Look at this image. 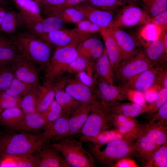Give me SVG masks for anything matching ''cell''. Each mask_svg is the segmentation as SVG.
Listing matches in <instances>:
<instances>
[{"instance_id":"1","label":"cell","mask_w":167,"mask_h":167,"mask_svg":"<svg viewBox=\"0 0 167 167\" xmlns=\"http://www.w3.org/2000/svg\"><path fill=\"white\" fill-rule=\"evenodd\" d=\"M167 140V124L150 121L143 124L135 144L136 156L144 167Z\"/></svg>"},{"instance_id":"2","label":"cell","mask_w":167,"mask_h":167,"mask_svg":"<svg viewBox=\"0 0 167 167\" xmlns=\"http://www.w3.org/2000/svg\"><path fill=\"white\" fill-rule=\"evenodd\" d=\"M12 38L22 54L37 63L41 70H46L49 65L51 58L49 43L26 31L19 33Z\"/></svg>"},{"instance_id":"3","label":"cell","mask_w":167,"mask_h":167,"mask_svg":"<svg viewBox=\"0 0 167 167\" xmlns=\"http://www.w3.org/2000/svg\"><path fill=\"white\" fill-rule=\"evenodd\" d=\"M41 132L28 134L14 132L0 136V159L34 153L44 143Z\"/></svg>"},{"instance_id":"4","label":"cell","mask_w":167,"mask_h":167,"mask_svg":"<svg viewBox=\"0 0 167 167\" xmlns=\"http://www.w3.org/2000/svg\"><path fill=\"white\" fill-rule=\"evenodd\" d=\"M91 153L102 165L113 167L119 160L136 156L135 143L120 139L102 145L93 144L90 147Z\"/></svg>"},{"instance_id":"5","label":"cell","mask_w":167,"mask_h":167,"mask_svg":"<svg viewBox=\"0 0 167 167\" xmlns=\"http://www.w3.org/2000/svg\"><path fill=\"white\" fill-rule=\"evenodd\" d=\"M51 144L60 152L71 167L95 166L94 159L84 149L81 140L68 136Z\"/></svg>"},{"instance_id":"6","label":"cell","mask_w":167,"mask_h":167,"mask_svg":"<svg viewBox=\"0 0 167 167\" xmlns=\"http://www.w3.org/2000/svg\"><path fill=\"white\" fill-rule=\"evenodd\" d=\"M112 126V112L98 101L93 104L90 113L80 133L84 137H93Z\"/></svg>"},{"instance_id":"7","label":"cell","mask_w":167,"mask_h":167,"mask_svg":"<svg viewBox=\"0 0 167 167\" xmlns=\"http://www.w3.org/2000/svg\"><path fill=\"white\" fill-rule=\"evenodd\" d=\"M78 56L76 47H57L51 57L49 65L45 71L44 83H50L61 77Z\"/></svg>"},{"instance_id":"8","label":"cell","mask_w":167,"mask_h":167,"mask_svg":"<svg viewBox=\"0 0 167 167\" xmlns=\"http://www.w3.org/2000/svg\"><path fill=\"white\" fill-rule=\"evenodd\" d=\"M153 67L143 52L140 51L131 58L119 63L114 73L115 78L121 85L131 78Z\"/></svg>"},{"instance_id":"9","label":"cell","mask_w":167,"mask_h":167,"mask_svg":"<svg viewBox=\"0 0 167 167\" xmlns=\"http://www.w3.org/2000/svg\"><path fill=\"white\" fill-rule=\"evenodd\" d=\"M151 20L143 9L134 5H125L117 12L107 27L130 28L145 24Z\"/></svg>"},{"instance_id":"10","label":"cell","mask_w":167,"mask_h":167,"mask_svg":"<svg viewBox=\"0 0 167 167\" xmlns=\"http://www.w3.org/2000/svg\"><path fill=\"white\" fill-rule=\"evenodd\" d=\"M96 92L99 100L106 107L127 100L128 89L115 85L96 77Z\"/></svg>"},{"instance_id":"11","label":"cell","mask_w":167,"mask_h":167,"mask_svg":"<svg viewBox=\"0 0 167 167\" xmlns=\"http://www.w3.org/2000/svg\"><path fill=\"white\" fill-rule=\"evenodd\" d=\"M47 41L57 47H77L80 43L91 37L92 34L81 32L75 28H62L47 34Z\"/></svg>"},{"instance_id":"12","label":"cell","mask_w":167,"mask_h":167,"mask_svg":"<svg viewBox=\"0 0 167 167\" xmlns=\"http://www.w3.org/2000/svg\"><path fill=\"white\" fill-rule=\"evenodd\" d=\"M33 63L21 53L14 63L15 77L29 84L39 85L41 70Z\"/></svg>"},{"instance_id":"13","label":"cell","mask_w":167,"mask_h":167,"mask_svg":"<svg viewBox=\"0 0 167 167\" xmlns=\"http://www.w3.org/2000/svg\"><path fill=\"white\" fill-rule=\"evenodd\" d=\"M62 88L75 100L83 103L93 104L99 100L95 91L78 79L62 80Z\"/></svg>"},{"instance_id":"14","label":"cell","mask_w":167,"mask_h":167,"mask_svg":"<svg viewBox=\"0 0 167 167\" xmlns=\"http://www.w3.org/2000/svg\"><path fill=\"white\" fill-rule=\"evenodd\" d=\"M70 115L65 114L46 125L41 132L44 143H56L69 136V120Z\"/></svg>"},{"instance_id":"15","label":"cell","mask_w":167,"mask_h":167,"mask_svg":"<svg viewBox=\"0 0 167 167\" xmlns=\"http://www.w3.org/2000/svg\"><path fill=\"white\" fill-rule=\"evenodd\" d=\"M34 154L37 160L38 167H71L51 143H43Z\"/></svg>"},{"instance_id":"16","label":"cell","mask_w":167,"mask_h":167,"mask_svg":"<svg viewBox=\"0 0 167 167\" xmlns=\"http://www.w3.org/2000/svg\"><path fill=\"white\" fill-rule=\"evenodd\" d=\"M114 37L120 54L121 62L129 59L138 52L137 44L128 33L115 27H108Z\"/></svg>"},{"instance_id":"17","label":"cell","mask_w":167,"mask_h":167,"mask_svg":"<svg viewBox=\"0 0 167 167\" xmlns=\"http://www.w3.org/2000/svg\"><path fill=\"white\" fill-rule=\"evenodd\" d=\"M165 32L156 40L143 45L144 49L142 52L154 67L167 65V49L164 41Z\"/></svg>"},{"instance_id":"18","label":"cell","mask_w":167,"mask_h":167,"mask_svg":"<svg viewBox=\"0 0 167 167\" xmlns=\"http://www.w3.org/2000/svg\"><path fill=\"white\" fill-rule=\"evenodd\" d=\"M160 67L145 71L120 85L129 90L143 92L154 84Z\"/></svg>"},{"instance_id":"19","label":"cell","mask_w":167,"mask_h":167,"mask_svg":"<svg viewBox=\"0 0 167 167\" xmlns=\"http://www.w3.org/2000/svg\"><path fill=\"white\" fill-rule=\"evenodd\" d=\"M46 122L41 113L25 114L22 119L10 130L14 132L35 134L41 132Z\"/></svg>"},{"instance_id":"20","label":"cell","mask_w":167,"mask_h":167,"mask_svg":"<svg viewBox=\"0 0 167 167\" xmlns=\"http://www.w3.org/2000/svg\"><path fill=\"white\" fill-rule=\"evenodd\" d=\"M76 48L79 56L94 62L102 55L104 47L101 40L91 37L80 43Z\"/></svg>"},{"instance_id":"21","label":"cell","mask_w":167,"mask_h":167,"mask_svg":"<svg viewBox=\"0 0 167 167\" xmlns=\"http://www.w3.org/2000/svg\"><path fill=\"white\" fill-rule=\"evenodd\" d=\"M80 11L85 18L101 27H107L114 17L113 13L101 11L83 3L74 6Z\"/></svg>"},{"instance_id":"22","label":"cell","mask_w":167,"mask_h":167,"mask_svg":"<svg viewBox=\"0 0 167 167\" xmlns=\"http://www.w3.org/2000/svg\"><path fill=\"white\" fill-rule=\"evenodd\" d=\"M139 135L136 133L122 134L114 129L104 131L93 137H86L81 136L80 140L89 142L93 144L102 145L120 139L133 141L137 139Z\"/></svg>"},{"instance_id":"23","label":"cell","mask_w":167,"mask_h":167,"mask_svg":"<svg viewBox=\"0 0 167 167\" xmlns=\"http://www.w3.org/2000/svg\"><path fill=\"white\" fill-rule=\"evenodd\" d=\"M93 104L82 103L71 115L69 120V137L80 133L90 113Z\"/></svg>"},{"instance_id":"24","label":"cell","mask_w":167,"mask_h":167,"mask_svg":"<svg viewBox=\"0 0 167 167\" xmlns=\"http://www.w3.org/2000/svg\"><path fill=\"white\" fill-rule=\"evenodd\" d=\"M99 32L104 40L105 48L114 73L121 62L118 46L114 37L108 27L102 28Z\"/></svg>"},{"instance_id":"25","label":"cell","mask_w":167,"mask_h":167,"mask_svg":"<svg viewBox=\"0 0 167 167\" xmlns=\"http://www.w3.org/2000/svg\"><path fill=\"white\" fill-rule=\"evenodd\" d=\"M93 67L97 77L113 84L115 74L105 48L102 54L94 63Z\"/></svg>"},{"instance_id":"26","label":"cell","mask_w":167,"mask_h":167,"mask_svg":"<svg viewBox=\"0 0 167 167\" xmlns=\"http://www.w3.org/2000/svg\"><path fill=\"white\" fill-rule=\"evenodd\" d=\"M17 27L26 30L47 41V35L43 31L42 21L19 12L17 13Z\"/></svg>"},{"instance_id":"27","label":"cell","mask_w":167,"mask_h":167,"mask_svg":"<svg viewBox=\"0 0 167 167\" xmlns=\"http://www.w3.org/2000/svg\"><path fill=\"white\" fill-rule=\"evenodd\" d=\"M146 105L142 106L132 102H119L108 107L107 108L111 112L118 113L127 117L134 118L140 114L145 113L146 111Z\"/></svg>"},{"instance_id":"28","label":"cell","mask_w":167,"mask_h":167,"mask_svg":"<svg viewBox=\"0 0 167 167\" xmlns=\"http://www.w3.org/2000/svg\"><path fill=\"white\" fill-rule=\"evenodd\" d=\"M39 92V113H42L49 107L54 100L57 88L54 82L44 83L38 86Z\"/></svg>"},{"instance_id":"29","label":"cell","mask_w":167,"mask_h":167,"mask_svg":"<svg viewBox=\"0 0 167 167\" xmlns=\"http://www.w3.org/2000/svg\"><path fill=\"white\" fill-rule=\"evenodd\" d=\"M25 113L20 107H15L0 111V124L10 130L22 119Z\"/></svg>"},{"instance_id":"30","label":"cell","mask_w":167,"mask_h":167,"mask_svg":"<svg viewBox=\"0 0 167 167\" xmlns=\"http://www.w3.org/2000/svg\"><path fill=\"white\" fill-rule=\"evenodd\" d=\"M38 85L35 86L21 99L20 108L25 114L40 113Z\"/></svg>"},{"instance_id":"31","label":"cell","mask_w":167,"mask_h":167,"mask_svg":"<svg viewBox=\"0 0 167 167\" xmlns=\"http://www.w3.org/2000/svg\"><path fill=\"white\" fill-rule=\"evenodd\" d=\"M55 97L56 101L62 108L65 114L70 115L83 103L74 99L62 88L57 89Z\"/></svg>"},{"instance_id":"32","label":"cell","mask_w":167,"mask_h":167,"mask_svg":"<svg viewBox=\"0 0 167 167\" xmlns=\"http://www.w3.org/2000/svg\"><path fill=\"white\" fill-rule=\"evenodd\" d=\"M19 12L42 21L39 5L34 0H12Z\"/></svg>"},{"instance_id":"33","label":"cell","mask_w":167,"mask_h":167,"mask_svg":"<svg viewBox=\"0 0 167 167\" xmlns=\"http://www.w3.org/2000/svg\"><path fill=\"white\" fill-rule=\"evenodd\" d=\"M51 15H54L59 17L64 22L71 23L77 24L85 18L82 13L74 7L65 8L55 11L48 16Z\"/></svg>"},{"instance_id":"34","label":"cell","mask_w":167,"mask_h":167,"mask_svg":"<svg viewBox=\"0 0 167 167\" xmlns=\"http://www.w3.org/2000/svg\"><path fill=\"white\" fill-rule=\"evenodd\" d=\"M84 3L98 9L113 13L126 4L119 0H87Z\"/></svg>"},{"instance_id":"35","label":"cell","mask_w":167,"mask_h":167,"mask_svg":"<svg viewBox=\"0 0 167 167\" xmlns=\"http://www.w3.org/2000/svg\"><path fill=\"white\" fill-rule=\"evenodd\" d=\"M143 9L151 19L167 10V0H142Z\"/></svg>"},{"instance_id":"36","label":"cell","mask_w":167,"mask_h":167,"mask_svg":"<svg viewBox=\"0 0 167 167\" xmlns=\"http://www.w3.org/2000/svg\"><path fill=\"white\" fill-rule=\"evenodd\" d=\"M35 86H36L22 81L15 77L9 87L5 92L12 96L23 97Z\"/></svg>"},{"instance_id":"37","label":"cell","mask_w":167,"mask_h":167,"mask_svg":"<svg viewBox=\"0 0 167 167\" xmlns=\"http://www.w3.org/2000/svg\"><path fill=\"white\" fill-rule=\"evenodd\" d=\"M14 62L0 65V92L6 90L15 77Z\"/></svg>"},{"instance_id":"38","label":"cell","mask_w":167,"mask_h":167,"mask_svg":"<svg viewBox=\"0 0 167 167\" xmlns=\"http://www.w3.org/2000/svg\"><path fill=\"white\" fill-rule=\"evenodd\" d=\"M6 158L10 167H38L36 158L34 153Z\"/></svg>"},{"instance_id":"39","label":"cell","mask_w":167,"mask_h":167,"mask_svg":"<svg viewBox=\"0 0 167 167\" xmlns=\"http://www.w3.org/2000/svg\"><path fill=\"white\" fill-rule=\"evenodd\" d=\"M144 167H167V140L156 152Z\"/></svg>"},{"instance_id":"40","label":"cell","mask_w":167,"mask_h":167,"mask_svg":"<svg viewBox=\"0 0 167 167\" xmlns=\"http://www.w3.org/2000/svg\"><path fill=\"white\" fill-rule=\"evenodd\" d=\"M17 27V13L12 11L5 12L0 24V30L11 34L15 31Z\"/></svg>"},{"instance_id":"41","label":"cell","mask_w":167,"mask_h":167,"mask_svg":"<svg viewBox=\"0 0 167 167\" xmlns=\"http://www.w3.org/2000/svg\"><path fill=\"white\" fill-rule=\"evenodd\" d=\"M167 101V89H161L155 100L148 105H146V113L150 118L158 109Z\"/></svg>"},{"instance_id":"42","label":"cell","mask_w":167,"mask_h":167,"mask_svg":"<svg viewBox=\"0 0 167 167\" xmlns=\"http://www.w3.org/2000/svg\"><path fill=\"white\" fill-rule=\"evenodd\" d=\"M41 113L46 122V124L53 122L65 114L61 106L54 100L48 108Z\"/></svg>"},{"instance_id":"43","label":"cell","mask_w":167,"mask_h":167,"mask_svg":"<svg viewBox=\"0 0 167 167\" xmlns=\"http://www.w3.org/2000/svg\"><path fill=\"white\" fill-rule=\"evenodd\" d=\"M140 31V37L146 41L152 42L158 38L162 33L161 30L150 22L144 26Z\"/></svg>"},{"instance_id":"44","label":"cell","mask_w":167,"mask_h":167,"mask_svg":"<svg viewBox=\"0 0 167 167\" xmlns=\"http://www.w3.org/2000/svg\"><path fill=\"white\" fill-rule=\"evenodd\" d=\"M64 22L59 17L51 15L43 19L42 21L44 33L47 34L62 28Z\"/></svg>"},{"instance_id":"45","label":"cell","mask_w":167,"mask_h":167,"mask_svg":"<svg viewBox=\"0 0 167 167\" xmlns=\"http://www.w3.org/2000/svg\"><path fill=\"white\" fill-rule=\"evenodd\" d=\"M21 53L16 47L0 48V65L14 62Z\"/></svg>"},{"instance_id":"46","label":"cell","mask_w":167,"mask_h":167,"mask_svg":"<svg viewBox=\"0 0 167 167\" xmlns=\"http://www.w3.org/2000/svg\"><path fill=\"white\" fill-rule=\"evenodd\" d=\"M94 63L78 56L70 63L66 71L71 73H78L81 71L86 70L90 65Z\"/></svg>"},{"instance_id":"47","label":"cell","mask_w":167,"mask_h":167,"mask_svg":"<svg viewBox=\"0 0 167 167\" xmlns=\"http://www.w3.org/2000/svg\"><path fill=\"white\" fill-rule=\"evenodd\" d=\"M92 67L88 68L86 70L83 71L78 73L77 79L84 84L91 88H93L96 84V76L93 75Z\"/></svg>"},{"instance_id":"48","label":"cell","mask_w":167,"mask_h":167,"mask_svg":"<svg viewBox=\"0 0 167 167\" xmlns=\"http://www.w3.org/2000/svg\"><path fill=\"white\" fill-rule=\"evenodd\" d=\"M67 0H42L39 6L46 16L51 11L57 9Z\"/></svg>"},{"instance_id":"49","label":"cell","mask_w":167,"mask_h":167,"mask_svg":"<svg viewBox=\"0 0 167 167\" xmlns=\"http://www.w3.org/2000/svg\"><path fill=\"white\" fill-rule=\"evenodd\" d=\"M102 28L88 20H83L77 24L75 28L81 32L92 34L99 32Z\"/></svg>"},{"instance_id":"50","label":"cell","mask_w":167,"mask_h":167,"mask_svg":"<svg viewBox=\"0 0 167 167\" xmlns=\"http://www.w3.org/2000/svg\"><path fill=\"white\" fill-rule=\"evenodd\" d=\"M151 22L158 27L162 33L167 29V10L158 14L151 19Z\"/></svg>"},{"instance_id":"51","label":"cell","mask_w":167,"mask_h":167,"mask_svg":"<svg viewBox=\"0 0 167 167\" xmlns=\"http://www.w3.org/2000/svg\"><path fill=\"white\" fill-rule=\"evenodd\" d=\"M154 85L161 89L165 88L167 89V65L160 67Z\"/></svg>"},{"instance_id":"52","label":"cell","mask_w":167,"mask_h":167,"mask_svg":"<svg viewBox=\"0 0 167 167\" xmlns=\"http://www.w3.org/2000/svg\"><path fill=\"white\" fill-rule=\"evenodd\" d=\"M151 122H159L167 123V101L161 106L151 117Z\"/></svg>"},{"instance_id":"53","label":"cell","mask_w":167,"mask_h":167,"mask_svg":"<svg viewBox=\"0 0 167 167\" xmlns=\"http://www.w3.org/2000/svg\"><path fill=\"white\" fill-rule=\"evenodd\" d=\"M127 97V100L131 102L141 106H144L146 105L143 92L128 89Z\"/></svg>"},{"instance_id":"54","label":"cell","mask_w":167,"mask_h":167,"mask_svg":"<svg viewBox=\"0 0 167 167\" xmlns=\"http://www.w3.org/2000/svg\"><path fill=\"white\" fill-rule=\"evenodd\" d=\"M138 165L132 157H125L119 160L113 167H138Z\"/></svg>"},{"instance_id":"55","label":"cell","mask_w":167,"mask_h":167,"mask_svg":"<svg viewBox=\"0 0 167 167\" xmlns=\"http://www.w3.org/2000/svg\"><path fill=\"white\" fill-rule=\"evenodd\" d=\"M158 92H157L154 89H152L150 87L143 93L146 101L151 103L155 100Z\"/></svg>"},{"instance_id":"56","label":"cell","mask_w":167,"mask_h":167,"mask_svg":"<svg viewBox=\"0 0 167 167\" xmlns=\"http://www.w3.org/2000/svg\"><path fill=\"white\" fill-rule=\"evenodd\" d=\"M87 0H67L64 4L61 5L57 9L50 12L47 16H49L53 12L62 9L73 7L79 4H82L85 2Z\"/></svg>"},{"instance_id":"57","label":"cell","mask_w":167,"mask_h":167,"mask_svg":"<svg viewBox=\"0 0 167 167\" xmlns=\"http://www.w3.org/2000/svg\"><path fill=\"white\" fill-rule=\"evenodd\" d=\"M2 47H16L12 38L0 34V48Z\"/></svg>"},{"instance_id":"58","label":"cell","mask_w":167,"mask_h":167,"mask_svg":"<svg viewBox=\"0 0 167 167\" xmlns=\"http://www.w3.org/2000/svg\"><path fill=\"white\" fill-rule=\"evenodd\" d=\"M10 4L9 0H0V6L6 7Z\"/></svg>"},{"instance_id":"59","label":"cell","mask_w":167,"mask_h":167,"mask_svg":"<svg viewBox=\"0 0 167 167\" xmlns=\"http://www.w3.org/2000/svg\"><path fill=\"white\" fill-rule=\"evenodd\" d=\"M124 3L125 4L126 3H129V5H133L132 3H134V0H119Z\"/></svg>"},{"instance_id":"60","label":"cell","mask_w":167,"mask_h":167,"mask_svg":"<svg viewBox=\"0 0 167 167\" xmlns=\"http://www.w3.org/2000/svg\"><path fill=\"white\" fill-rule=\"evenodd\" d=\"M39 5L40 2L42 1V0H34Z\"/></svg>"},{"instance_id":"61","label":"cell","mask_w":167,"mask_h":167,"mask_svg":"<svg viewBox=\"0 0 167 167\" xmlns=\"http://www.w3.org/2000/svg\"></svg>"}]
</instances>
